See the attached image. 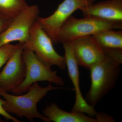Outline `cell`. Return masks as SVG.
<instances>
[{"label": "cell", "instance_id": "obj_1", "mask_svg": "<svg viewBox=\"0 0 122 122\" xmlns=\"http://www.w3.org/2000/svg\"><path fill=\"white\" fill-rule=\"evenodd\" d=\"M59 88L61 87L53 86L51 82H49L46 87H42L36 82L23 95H13L0 90V95L5 100L3 107L9 113L16 115L20 117H25L31 122H33L34 119L38 118L44 122H51L39 113L37 104L48 92Z\"/></svg>", "mask_w": 122, "mask_h": 122}, {"label": "cell", "instance_id": "obj_2", "mask_svg": "<svg viewBox=\"0 0 122 122\" xmlns=\"http://www.w3.org/2000/svg\"><path fill=\"white\" fill-rule=\"evenodd\" d=\"M122 59L105 54L90 69L91 85L85 100L93 107L113 88L118 78Z\"/></svg>", "mask_w": 122, "mask_h": 122}, {"label": "cell", "instance_id": "obj_3", "mask_svg": "<svg viewBox=\"0 0 122 122\" xmlns=\"http://www.w3.org/2000/svg\"><path fill=\"white\" fill-rule=\"evenodd\" d=\"M122 28V22L108 20L93 16L78 19L71 16L60 30L58 42H71L106 30Z\"/></svg>", "mask_w": 122, "mask_h": 122}, {"label": "cell", "instance_id": "obj_4", "mask_svg": "<svg viewBox=\"0 0 122 122\" xmlns=\"http://www.w3.org/2000/svg\"><path fill=\"white\" fill-rule=\"evenodd\" d=\"M22 57L26 66V75L21 84L11 92L13 94L20 95L26 93L34 83L41 81H48L61 86L64 85V80L57 75L56 72L40 61L32 51L24 49Z\"/></svg>", "mask_w": 122, "mask_h": 122}, {"label": "cell", "instance_id": "obj_5", "mask_svg": "<svg viewBox=\"0 0 122 122\" xmlns=\"http://www.w3.org/2000/svg\"><path fill=\"white\" fill-rule=\"evenodd\" d=\"M52 40L37 21L30 30L28 40L24 43V49L31 51L38 58L49 66H56L61 70L66 67L65 57L55 49Z\"/></svg>", "mask_w": 122, "mask_h": 122}, {"label": "cell", "instance_id": "obj_6", "mask_svg": "<svg viewBox=\"0 0 122 122\" xmlns=\"http://www.w3.org/2000/svg\"><path fill=\"white\" fill-rule=\"evenodd\" d=\"M39 13L38 6L36 5H29L14 18L8 27L0 34V47L14 41L26 42Z\"/></svg>", "mask_w": 122, "mask_h": 122}, {"label": "cell", "instance_id": "obj_7", "mask_svg": "<svg viewBox=\"0 0 122 122\" xmlns=\"http://www.w3.org/2000/svg\"><path fill=\"white\" fill-rule=\"evenodd\" d=\"M87 0H64L54 13L48 17H38V22L53 44L58 43L62 26L75 11L90 4Z\"/></svg>", "mask_w": 122, "mask_h": 122}, {"label": "cell", "instance_id": "obj_8", "mask_svg": "<svg viewBox=\"0 0 122 122\" xmlns=\"http://www.w3.org/2000/svg\"><path fill=\"white\" fill-rule=\"evenodd\" d=\"M18 48L0 72V90L9 92L20 86L26 75V69L22 57L24 43Z\"/></svg>", "mask_w": 122, "mask_h": 122}, {"label": "cell", "instance_id": "obj_9", "mask_svg": "<svg viewBox=\"0 0 122 122\" xmlns=\"http://www.w3.org/2000/svg\"><path fill=\"white\" fill-rule=\"evenodd\" d=\"M62 44L65 50L66 66L75 93V102L71 111L82 112L91 117H96L98 112H96L94 107L87 103L81 92L78 65L73 53L71 42H65Z\"/></svg>", "mask_w": 122, "mask_h": 122}, {"label": "cell", "instance_id": "obj_10", "mask_svg": "<svg viewBox=\"0 0 122 122\" xmlns=\"http://www.w3.org/2000/svg\"><path fill=\"white\" fill-rule=\"evenodd\" d=\"M71 42L78 66L90 70L105 58L104 50L99 46L93 35L80 38Z\"/></svg>", "mask_w": 122, "mask_h": 122}, {"label": "cell", "instance_id": "obj_11", "mask_svg": "<svg viewBox=\"0 0 122 122\" xmlns=\"http://www.w3.org/2000/svg\"><path fill=\"white\" fill-rule=\"evenodd\" d=\"M43 114L51 122H111L112 120L111 116L105 113H99L95 117H94L82 112L65 111L54 103L46 107Z\"/></svg>", "mask_w": 122, "mask_h": 122}, {"label": "cell", "instance_id": "obj_12", "mask_svg": "<svg viewBox=\"0 0 122 122\" xmlns=\"http://www.w3.org/2000/svg\"><path fill=\"white\" fill-rule=\"evenodd\" d=\"M80 10L85 16H93L104 20L122 22V0H108L91 3Z\"/></svg>", "mask_w": 122, "mask_h": 122}, {"label": "cell", "instance_id": "obj_13", "mask_svg": "<svg viewBox=\"0 0 122 122\" xmlns=\"http://www.w3.org/2000/svg\"><path fill=\"white\" fill-rule=\"evenodd\" d=\"M103 49L122 50V31L106 30L93 35Z\"/></svg>", "mask_w": 122, "mask_h": 122}, {"label": "cell", "instance_id": "obj_14", "mask_svg": "<svg viewBox=\"0 0 122 122\" xmlns=\"http://www.w3.org/2000/svg\"><path fill=\"white\" fill-rule=\"evenodd\" d=\"M28 6L25 0H0V14L14 19Z\"/></svg>", "mask_w": 122, "mask_h": 122}, {"label": "cell", "instance_id": "obj_15", "mask_svg": "<svg viewBox=\"0 0 122 122\" xmlns=\"http://www.w3.org/2000/svg\"><path fill=\"white\" fill-rule=\"evenodd\" d=\"M19 45V43L16 45L9 43L0 47V69L12 57Z\"/></svg>", "mask_w": 122, "mask_h": 122}, {"label": "cell", "instance_id": "obj_16", "mask_svg": "<svg viewBox=\"0 0 122 122\" xmlns=\"http://www.w3.org/2000/svg\"><path fill=\"white\" fill-rule=\"evenodd\" d=\"M5 99L3 100L0 98V115L4 117L5 118L7 119L8 120H12L14 122H21L20 120H18L15 117H13L5 110L3 107V106L5 104Z\"/></svg>", "mask_w": 122, "mask_h": 122}, {"label": "cell", "instance_id": "obj_17", "mask_svg": "<svg viewBox=\"0 0 122 122\" xmlns=\"http://www.w3.org/2000/svg\"><path fill=\"white\" fill-rule=\"evenodd\" d=\"M13 20L0 14V34L7 29Z\"/></svg>", "mask_w": 122, "mask_h": 122}, {"label": "cell", "instance_id": "obj_18", "mask_svg": "<svg viewBox=\"0 0 122 122\" xmlns=\"http://www.w3.org/2000/svg\"><path fill=\"white\" fill-rule=\"evenodd\" d=\"M89 2H91V3H92V2H93L94 1H95V0H87Z\"/></svg>", "mask_w": 122, "mask_h": 122}, {"label": "cell", "instance_id": "obj_19", "mask_svg": "<svg viewBox=\"0 0 122 122\" xmlns=\"http://www.w3.org/2000/svg\"><path fill=\"white\" fill-rule=\"evenodd\" d=\"M2 120H1V119H0V122H2L3 121H2Z\"/></svg>", "mask_w": 122, "mask_h": 122}]
</instances>
